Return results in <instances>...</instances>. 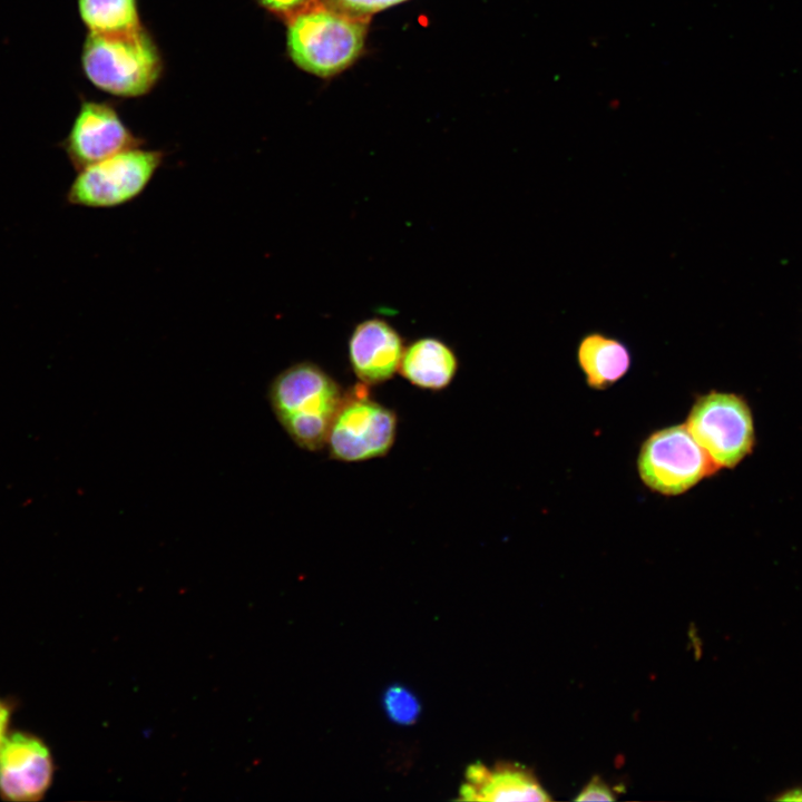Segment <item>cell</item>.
Instances as JSON below:
<instances>
[{
  "mask_svg": "<svg viewBox=\"0 0 802 802\" xmlns=\"http://www.w3.org/2000/svg\"><path fill=\"white\" fill-rule=\"evenodd\" d=\"M81 61L96 87L126 97L148 91L160 72L157 49L140 27L115 33L90 32Z\"/></svg>",
  "mask_w": 802,
  "mask_h": 802,
  "instance_id": "3957f363",
  "label": "cell"
},
{
  "mask_svg": "<svg viewBox=\"0 0 802 802\" xmlns=\"http://www.w3.org/2000/svg\"><path fill=\"white\" fill-rule=\"evenodd\" d=\"M454 351L437 338H420L404 348L399 372L411 384L431 391L447 388L458 371Z\"/></svg>",
  "mask_w": 802,
  "mask_h": 802,
  "instance_id": "7c38bea8",
  "label": "cell"
},
{
  "mask_svg": "<svg viewBox=\"0 0 802 802\" xmlns=\"http://www.w3.org/2000/svg\"><path fill=\"white\" fill-rule=\"evenodd\" d=\"M14 711V703L9 698L0 697V752L10 733V722Z\"/></svg>",
  "mask_w": 802,
  "mask_h": 802,
  "instance_id": "ac0fdd59",
  "label": "cell"
},
{
  "mask_svg": "<svg viewBox=\"0 0 802 802\" xmlns=\"http://www.w3.org/2000/svg\"><path fill=\"white\" fill-rule=\"evenodd\" d=\"M343 397L340 384L311 361L285 368L268 388V401L276 420L293 442L307 451L326 446Z\"/></svg>",
  "mask_w": 802,
  "mask_h": 802,
  "instance_id": "6da1fadb",
  "label": "cell"
},
{
  "mask_svg": "<svg viewBox=\"0 0 802 802\" xmlns=\"http://www.w3.org/2000/svg\"><path fill=\"white\" fill-rule=\"evenodd\" d=\"M270 10L283 13H293L309 3L311 0H260Z\"/></svg>",
  "mask_w": 802,
  "mask_h": 802,
  "instance_id": "d6986e66",
  "label": "cell"
},
{
  "mask_svg": "<svg viewBox=\"0 0 802 802\" xmlns=\"http://www.w3.org/2000/svg\"><path fill=\"white\" fill-rule=\"evenodd\" d=\"M459 794L464 801H550L536 777L516 764L469 765Z\"/></svg>",
  "mask_w": 802,
  "mask_h": 802,
  "instance_id": "8fae6325",
  "label": "cell"
},
{
  "mask_svg": "<svg viewBox=\"0 0 802 802\" xmlns=\"http://www.w3.org/2000/svg\"><path fill=\"white\" fill-rule=\"evenodd\" d=\"M613 792L598 776H595L576 796V801H613Z\"/></svg>",
  "mask_w": 802,
  "mask_h": 802,
  "instance_id": "e0dca14e",
  "label": "cell"
},
{
  "mask_svg": "<svg viewBox=\"0 0 802 802\" xmlns=\"http://www.w3.org/2000/svg\"><path fill=\"white\" fill-rule=\"evenodd\" d=\"M637 469L647 488L665 496L681 495L720 470L685 424L648 436L640 447Z\"/></svg>",
  "mask_w": 802,
  "mask_h": 802,
  "instance_id": "52a82bcc",
  "label": "cell"
},
{
  "mask_svg": "<svg viewBox=\"0 0 802 802\" xmlns=\"http://www.w3.org/2000/svg\"><path fill=\"white\" fill-rule=\"evenodd\" d=\"M368 17L346 13L324 2L310 1L292 13L287 47L305 71L329 77L350 66L360 55Z\"/></svg>",
  "mask_w": 802,
  "mask_h": 802,
  "instance_id": "7a4b0ae2",
  "label": "cell"
},
{
  "mask_svg": "<svg viewBox=\"0 0 802 802\" xmlns=\"http://www.w3.org/2000/svg\"><path fill=\"white\" fill-rule=\"evenodd\" d=\"M137 146H140V139L123 123L116 110L95 101L81 105L61 144L76 170Z\"/></svg>",
  "mask_w": 802,
  "mask_h": 802,
  "instance_id": "9c48e42d",
  "label": "cell"
},
{
  "mask_svg": "<svg viewBox=\"0 0 802 802\" xmlns=\"http://www.w3.org/2000/svg\"><path fill=\"white\" fill-rule=\"evenodd\" d=\"M56 765L50 747L35 733L13 730L0 752V799L37 802L52 785Z\"/></svg>",
  "mask_w": 802,
  "mask_h": 802,
  "instance_id": "ba28073f",
  "label": "cell"
},
{
  "mask_svg": "<svg viewBox=\"0 0 802 802\" xmlns=\"http://www.w3.org/2000/svg\"><path fill=\"white\" fill-rule=\"evenodd\" d=\"M684 424L718 469L736 467L756 443L752 410L733 392L698 395Z\"/></svg>",
  "mask_w": 802,
  "mask_h": 802,
  "instance_id": "5b68a950",
  "label": "cell"
},
{
  "mask_svg": "<svg viewBox=\"0 0 802 802\" xmlns=\"http://www.w3.org/2000/svg\"><path fill=\"white\" fill-rule=\"evenodd\" d=\"M578 365L588 387L604 390L630 369L632 354L620 340L594 331L583 335L576 350Z\"/></svg>",
  "mask_w": 802,
  "mask_h": 802,
  "instance_id": "4fadbf2b",
  "label": "cell"
},
{
  "mask_svg": "<svg viewBox=\"0 0 802 802\" xmlns=\"http://www.w3.org/2000/svg\"><path fill=\"white\" fill-rule=\"evenodd\" d=\"M402 1L404 0H325L327 4L335 9L360 17H368L373 12Z\"/></svg>",
  "mask_w": 802,
  "mask_h": 802,
  "instance_id": "2e32d148",
  "label": "cell"
},
{
  "mask_svg": "<svg viewBox=\"0 0 802 802\" xmlns=\"http://www.w3.org/2000/svg\"><path fill=\"white\" fill-rule=\"evenodd\" d=\"M84 23L95 33H115L140 27L135 0H78Z\"/></svg>",
  "mask_w": 802,
  "mask_h": 802,
  "instance_id": "5bb4252c",
  "label": "cell"
},
{
  "mask_svg": "<svg viewBox=\"0 0 802 802\" xmlns=\"http://www.w3.org/2000/svg\"><path fill=\"white\" fill-rule=\"evenodd\" d=\"M382 706L388 718L401 726L414 724L421 714L418 696L402 684H392L384 689Z\"/></svg>",
  "mask_w": 802,
  "mask_h": 802,
  "instance_id": "9a60e30c",
  "label": "cell"
},
{
  "mask_svg": "<svg viewBox=\"0 0 802 802\" xmlns=\"http://www.w3.org/2000/svg\"><path fill=\"white\" fill-rule=\"evenodd\" d=\"M400 333L385 320L366 319L349 338V361L354 375L365 385L387 382L399 371L404 352Z\"/></svg>",
  "mask_w": 802,
  "mask_h": 802,
  "instance_id": "30bf717a",
  "label": "cell"
},
{
  "mask_svg": "<svg viewBox=\"0 0 802 802\" xmlns=\"http://www.w3.org/2000/svg\"><path fill=\"white\" fill-rule=\"evenodd\" d=\"M164 160L163 150L139 146L121 150L77 170L66 202L96 209L126 205L146 190Z\"/></svg>",
  "mask_w": 802,
  "mask_h": 802,
  "instance_id": "277c9868",
  "label": "cell"
},
{
  "mask_svg": "<svg viewBox=\"0 0 802 802\" xmlns=\"http://www.w3.org/2000/svg\"><path fill=\"white\" fill-rule=\"evenodd\" d=\"M776 799L780 801H802V790L794 789V790L784 792Z\"/></svg>",
  "mask_w": 802,
  "mask_h": 802,
  "instance_id": "ffe728a7",
  "label": "cell"
},
{
  "mask_svg": "<svg viewBox=\"0 0 802 802\" xmlns=\"http://www.w3.org/2000/svg\"><path fill=\"white\" fill-rule=\"evenodd\" d=\"M366 387L360 382L344 392L326 441L334 460L360 462L383 457L394 443L397 414L371 399Z\"/></svg>",
  "mask_w": 802,
  "mask_h": 802,
  "instance_id": "8992f818",
  "label": "cell"
}]
</instances>
